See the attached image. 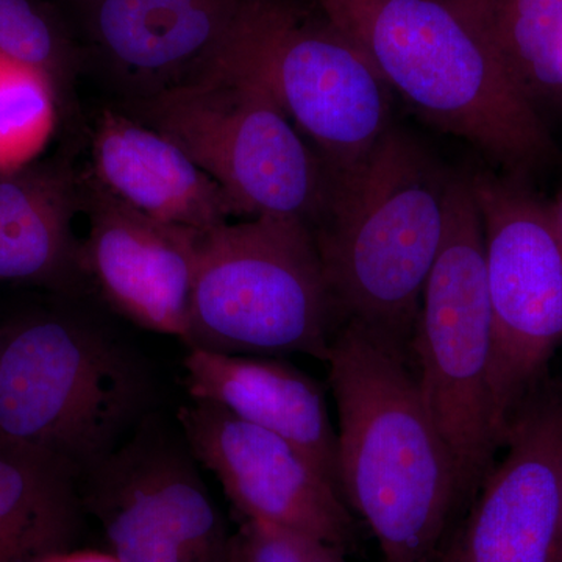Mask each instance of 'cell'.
<instances>
[{
	"mask_svg": "<svg viewBox=\"0 0 562 562\" xmlns=\"http://www.w3.org/2000/svg\"><path fill=\"white\" fill-rule=\"evenodd\" d=\"M327 364L344 501L371 528L384 562H436L461 508L460 483L405 351L342 322Z\"/></svg>",
	"mask_w": 562,
	"mask_h": 562,
	"instance_id": "cell-1",
	"label": "cell"
},
{
	"mask_svg": "<svg viewBox=\"0 0 562 562\" xmlns=\"http://www.w3.org/2000/svg\"><path fill=\"white\" fill-rule=\"evenodd\" d=\"M357 44L392 94L527 179L558 147L527 92L482 33L446 0H313Z\"/></svg>",
	"mask_w": 562,
	"mask_h": 562,
	"instance_id": "cell-2",
	"label": "cell"
},
{
	"mask_svg": "<svg viewBox=\"0 0 562 562\" xmlns=\"http://www.w3.org/2000/svg\"><path fill=\"white\" fill-rule=\"evenodd\" d=\"M452 173L392 125L368 162L336 187L313 232L336 310L398 349L443 241Z\"/></svg>",
	"mask_w": 562,
	"mask_h": 562,
	"instance_id": "cell-3",
	"label": "cell"
},
{
	"mask_svg": "<svg viewBox=\"0 0 562 562\" xmlns=\"http://www.w3.org/2000/svg\"><path fill=\"white\" fill-rule=\"evenodd\" d=\"M151 401L138 351L83 314L41 310L0 330V443L81 476L131 438Z\"/></svg>",
	"mask_w": 562,
	"mask_h": 562,
	"instance_id": "cell-4",
	"label": "cell"
},
{
	"mask_svg": "<svg viewBox=\"0 0 562 562\" xmlns=\"http://www.w3.org/2000/svg\"><path fill=\"white\" fill-rule=\"evenodd\" d=\"M341 324L306 225L255 217L199 236L187 349L327 362Z\"/></svg>",
	"mask_w": 562,
	"mask_h": 562,
	"instance_id": "cell-5",
	"label": "cell"
},
{
	"mask_svg": "<svg viewBox=\"0 0 562 562\" xmlns=\"http://www.w3.org/2000/svg\"><path fill=\"white\" fill-rule=\"evenodd\" d=\"M117 109L187 151L236 216L277 217L316 231L336 181L269 88L222 66L213 76Z\"/></svg>",
	"mask_w": 562,
	"mask_h": 562,
	"instance_id": "cell-6",
	"label": "cell"
},
{
	"mask_svg": "<svg viewBox=\"0 0 562 562\" xmlns=\"http://www.w3.org/2000/svg\"><path fill=\"white\" fill-rule=\"evenodd\" d=\"M312 2L244 0L220 66L261 80L336 183L394 125V94L372 63Z\"/></svg>",
	"mask_w": 562,
	"mask_h": 562,
	"instance_id": "cell-7",
	"label": "cell"
},
{
	"mask_svg": "<svg viewBox=\"0 0 562 562\" xmlns=\"http://www.w3.org/2000/svg\"><path fill=\"white\" fill-rule=\"evenodd\" d=\"M409 346L417 384L457 465L462 506L479 491L505 442L492 395L494 322L471 173L450 179L441 251Z\"/></svg>",
	"mask_w": 562,
	"mask_h": 562,
	"instance_id": "cell-8",
	"label": "cell"
},
{
	"mask_svg": "<svg viewBox=\"0 0 562 562\" xmlns=\"http://www.w3.org/2000/svg\"><path fill=\"white\" fill-rule=\"evenodd\" d=\"M494 322L492 395L503 435L562 342V217L520 177L471 172Z\"/></svg>",
	"mask_w": 562,
	"mask_h": 562,
	"instance_id": "cell-9",
	"label": "cell"
},
{
	"mask_svg": "<svg viewBox=\"0 0 562 562\" xmlns=\"http://www.w3.org/2000/svg\"><path fill=\"white\" fill-rule=\"evenodd\" d=\"M80 492L120 562H231L233 532L198 460L154 414L80 476Z\"/></svg>",
	"mask_w": 562,
	"mask_h": 562,
	"instance_id": "cell-10",
	"label": "cell"
},
{
	"mask_svg": "<svg viewBox=\"0 0 562 562\" xmlns=\"http://www.w3.org/2000/svg\"><path fill=\"white\" fill-rule=\"evenodd\" d=\"M177 424L195 460L216 476L244 520L290 528L342 553L355 541L341 491L301 447L213 403H187Z\"/></svg>",
	"mask_w": 562,
	"mask_h": 562,
	"instance_id": "cell-11",
	"label": "cell"
},
{
	"mask_svg": "<svg viewBox=\"0 0 562 562\" xmlns=\"http://www.w3.org/2000/svg\"><path fill=\"white\" fill-rule=\"evenodd\" d=\"M436 562H562V395L524 402Z\"/></svg>",
	"mask_w": 562,
	"mask_h": 562,
	"instance_id": "cell-12",
	"label": "cell"
},
{
	"mask_svg": "<svg viewBox=\"0 0 562 562\" xmlns=\"http://www.w3.org/2000/svg\"><path fill=\"white\" fill-rule=\"evenodd\" d=\"M81 213L90 222L83 268L113 312L144 330L183 342L202 232L151 220L81 171Z\"/></svg>",
	"mask_w": 562,
	"mask_h": 562,
	"instance_id": "cell-13",
	"label": "cell"
},
{
	"mask_svg": "<svg viewBox=\"0 0 562 562\" xmlns=\"http://www.w3.org/2000/svg\"><path fill=\"white\" fill-rule=\"evenodd\" d=\"M244 0H94L91 33L121 103L214 74Z\"/></svg>",
	"mask_w": 562,
	"mask_h": 562,
	"instance_id": "cell-14",
	"label": "cell"
},
{
	"mask_svg": "<svg viewBox=\"0 0 562 562\" xmlns=\"http://www.w3.org/2000/svg\"><path fill=\"white\" fill-rule=\"evenodd\" d=\"M92 179L151 220L206 232L236 216L209 173L172 139L120 109H103L91 132Z\"/></svg>",
	"mask_w": 562,
	"mask_h": 562,
	"instance_id": "cell-15",
	"label": "cell"
},
{
	"mask_svg": "<svg viewBox=\"0 0 562 562\" xmlns=\"http://www.w3.org/2000/svg\"><path fill=\"white\" fill-rule=\"evenodd\" d=\"M81 171L68 151L0 171V281L33 284L68 297L91 290L83 241Z\"/></svg>",
	"mask_w": 562,
	"mask_h": 562,
	"instance_id": "cell-16",
	"label": "cell"
},
{
	"mask_svg": "<svg viewBox=\"0 0 562 562\" xmlns=\"http://www.w3.org/2000/svg\"><path fill=\"white\" fill-rule=\"evenodd\" d=\"M183 369L191 401L213 403L295 443L339 490L338 432L313 376L280 357L198 349H188Z\"/></svg>",
	"mask_w": 562,
	"mask_h": 562,
	"instance_id": "cell-17",
	"label": "cell"
},
{
	"mask_svg": "<svg viewBox=\"0 0 562 562\" xmlns=\"http://www.w3.org/2000/svg\"><path fill=\"white\" fill-rule=\"evenodd\" d=\"M80 475L47 454L0 443V562L76 549L87 520Z\"/></svg>",
	"mask_w": 562,
	"mask_h": 562,
	"instance_id": "cell-18",
	"label": "cell"
},
{
	"mask_svg": "<svg viewBox=\"0 0 562 562\" xmlns=\"http://www.w3.org/2000/svg\"><path fill=\"white\" fill-rule=\"evenodd\" d=\"M501 55L536 109L562 102V0H446Z\"/></svg>",
	"mask_w": 562,
	"mask_h": 562,
	"instance_id": "cell-19",
	"label": "cell"
},
{
	"mask_svg": "<svg viewBox=\"0 0 562 562\" xmlns=\"http://www.w3.org/2000/svg\"><path fill=\"white\" fill-rule=\"evenodd\" d=\"M61 111L57 87L43 69L0 54V171L38 160Z\"/></svg>",
	"mask_w": 562,
	"mask_h": 562,
	"instance_id": "cell-20",
	"label": "cell"
},
{
	"mask_svg": "<svg viewBox=\"0 0 562 562\" xmlns=\"http://www.w3.org/2000/svg\"><path fill=\"white\" fill-rule=\"evenodd\" d=\"M0 54L43 69L68 109L83 63L43 0H0Z\"/></svg>",
	"mask_w": 562,
	"mask_h": 562,
	"instance_id": "cell-21",
	"label": "cell"
},
{
	"mask_svg": "<svg viewBox=\"0 0 562 562\" xmlns=\"http://www.w3.org/2000/svg\"><path fill=\"white\" fill-rule=\"evenodd\" d=\"M231 562H344L341 550L279 525L244 520L233 532Z\"/></svg>",
	"mask_w": 562,
	"mask_h": 562,
	"instance_id": "cell-22",
	"label": "cell"
},
{
	"mask_svg": "<svg viewBox=\"0 0 562 562\" xmlns=\"http://www.w3.org/2000/svg\"><path fill=\"white\" fill-rule=\"evenodd\" d=\"M36 562H120L110 552L98 550L70 549L43 558Z\"/></svg>",
	"mask_w": 562,
	"mask_h": 562,
	"instance_id": "cell-23",
	"label": "cell"
},
{
	"mask_svg": "<svg viewBox=\"0 0 562 562\" xmlns=\"http://www.w3.org/2000/svg\"><path fill=\"white\" fill-rule=\"evenodd\" d=\"M561 514H562V454H561Z\"/></svg>",
	"mask_w": 562,
	"mask_h": 562,
	"instance_id": "cell-24",
	"label": "cell"
},
{
	"mask_svg": "<svg viewBox=\"0 0 562 562\" xmlns=\"http://www.w3.org/2000/svg\"><path fill=\"white\" fill-rule=\"evenodd\" d=\"M561 217H562V214H561Z\"/></svg>",
	"mask_w": 562,
	"mask_h": 562,
	"instance_id": "cell-25",
	"label": "cell"
}]
</instances>
